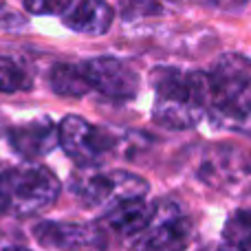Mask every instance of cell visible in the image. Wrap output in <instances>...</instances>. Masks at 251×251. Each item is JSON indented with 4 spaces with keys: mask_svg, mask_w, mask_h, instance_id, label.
Masks as SVG:
<instances>
[{
    "mask_svg": "<svg viewBox=\"0 0 251 251\" xmlns=\"http://www.w3.org/2000/svg\"><path fill=\"white\" fill-rule=\"evenodd\" d=\"M207 75L199 71L159 69L154 73L152 117L168 130H190L207 115Z\"/></svg>",
    "mask_w": 251,
    "mask_h": 251,
    "instance_id": "1",
    "label": "cell"
},
{
    "mask_svg": "<svg viewBox=\"0 0 251 251\" xmlns=\"http://www.w3.org/2000/svg\"><path fill=\"white\" fill-rule=\"evenodd\" d=\"M60 181L44 165H18L0 172V214L26 218L51 207L60 196Z\"/></svg>",
    "mask_w": 251,
    "mask_h": 251,
    "instance_id": "2",
    "label": "cell"
},
{
    "mask_svg": "<svg viewBox=\"0 0 251 251\" xmlns=\"http://www.w3.org/2000/svg\"><path fill=\"white\" fill-rule=\"evenodd\" d=\"M71 192L86 207L110 209L124 201L146 199L148 183L126 170L84 168L71 178Z\"/></svg>",
    "mask_w": 251,
    "mask_h": 251,
    "instance_id": "3",
    "label": "cell"
},
{
    "mask_svg": "<svg viewBox=\"0 0 251 251\" xmlns=\"http://www.w3.org/2000/svg\"><path fill=\"white\" fill-rule=\"evenodd\" d=\"M57 143L77 165L95 168L119 146V137L79 115H66L57 126Z\"/></svg>",
    "mask_w": 251,
    "mask_h": 251,
    "instance_id": "4",
    "label": "cell"
},
{
    "mask_svg": "<svg viewBox=\"0 0 251 251\" xmlns=\"http://www.w3.org/2000/svg\"><path fill=\"white\" fill-rule=\"evenodd\" d=\"M192 238V223L174 201L152 203V218L139 236L132 251H185Z\"/></svg>",
    "mask_w": 251,
    "mask_h": 251,
    "instance_id": "5",
    "label": "cell"
},
{
    "mask_svg": "<svg viewBox=\"0 0 251 251\" xmlns=\"http://www.w3.org/2000/svg\"><path fill=\"white\" fill-rule=\"evenodd\" d=\"M196 176L205 185L225 194H245L251 187V161L240 148L212 146L201 156Z\"/></svg>",
    "mask_w": 251,
    "mask_h": 251,
    "instance_id": "6",
    "label": "cell"
},
{
    "mask_svg": "<svg viewBox=\"0 0 251 251\" xmlns=\"http://www.w3.org/2000/svg\"><path fill=\"white\" fill-rule=\"evenodd\" d=\"M79 69H82L84 79L91 86V91H97L104 97L119 101H128L137 97L139 75L128 62L119 60V57H93V60L82 62Z\"/></svg>",
    "mask_w": 251,
    "mask_h": 251,
    "instance_id": "7",
    "label": "cell"
},
{
    "mask_svg": "<svg viewBox=\"0 0 251 251\" xmlns=\"http://www.w3.org/2000/svg\"><path fill=\"white\" fill-rule=\"evenodd\" d=\"M33 238L44 249L57 251H104L106 234L93 223L42 221L33 227Z\"/></svg>",
    "mask_w": 251,
    "mask_h": 251,
    "instance_id": "8",
    "label": "cell"
},
{
    "mask_svg": "<svg viewBox=\"0 0 251 251\" xmlns=\"http://www.w3.org/2000/svg\"><path fill=\"white\" fill-rule=\"evenodd\" d=\"M205 75L209 86V106L229 101L251 88V62L238 53L221 55Z\"/></svg>",
    "mask_w": 251,
    "mask_h": 251,
    "instance_id": "9",
    "label": "cell"
},
{
    "mask_svg": "<svg viewBox=\"0 0 251 251\" xmlns=\"http://www.w3.org/2000/svg\"><path fill=\"white\" fill-rule=\"evenodd\" d=\"M9 143L22 159H40L57 146V126L51 119L20 124L9 130Z\"/></svg>",
    "mask_w": 251,
    "mask_h": 251,
    "instance_id": "10",
    "label": "cell"
},
{
    "mask_svg": "<svg viewBox=\"0 0 251 251\" xmlns=\"http://www.w3.org/2000/svg\"><path fill=\"white\" fill-rule=\"evenodd\" d=\"M113 7L106 0H79L64 18V25L75 33L104 35L113 25Z\"/></svg>",
    "mask_w": 251,
    "mask_h": 251,
    "instance_id": "11",
    "label": "cell"
},
{
    "mask_svg": "<svg viewBox=\"0 0 251 251\" xmlns=\"http://www.w3.org/2000/svg\"><path fill=\"white\" fill-rule=\"evenodd\" d=\"M152 218V205L146 199H132L104 212V225L119 236H139Z\"/></svg>",
    "mask_w": 251,
    "mask_h": 251,
    "instance_id": "12",
    "label": "cell"
},
{
    "mask_svg": "<svg viewBox=\"0 0 251 251\" xmlns=\"http://www.w3.org/2000/svg\"><path fill=\"white\" fill-rule=\"evenodd\" d=\"M207 117L212 119L216 128L238 130V132L251 134V88L229 101L209 106Z\"/></svg>",
    "mask_w": 251,
    "mask_h": 251,
    "instance_id": "13",
    "label": "cell"
},
{
    "mask_svg": "<svg viewBox=\"0 0 251 251\" xmlns=\"http://www.w3.org/2000/svg\"><path fill=\"white\" fill-rule=\"evenodd\" d=\"M49 84L60 97H84L91 93V86L84 79L79 64H57L49 73Z\"/></svg>",
    "mask_w": 251,
    "mask_h": 251,
    "instance_id": "14",
    "label": "cell"
},
{
    "mask_svg": "<svg viewBox=\"0 0 251 251\" xmlns=\"http://www.w3.org/2000/svg\"><path fill=\"white\" fill-rule=\"evenodd\" d=\"M221 247L225 251H251V209L231 214L223 229Z\"/></svg>",
    "mask_w": 251,
    "mask_h": 251,
    "instance_id": "15",
    "label": "cell"
},
{
    "mask_svg": "<svg viewBox=\"0 0 251 251\" xmlns=\"http://www.w3.org/2000/svg\"><path fill=\"white\" fill-rule=\"evenodd\" d=\"M176 4L178 0H122V16L126 22H143L168 16Z\"/></svg>",
    "mask_w": 251,
    "mask_h": 251,
    "instance_id": "16",
    "label": "cell"
},
{
    "mask_svg": "<svg viewBox=\"0 0 251 251\" xmlns=\"http://www.w3.org/2000/svg\"><path fill=\"white\" fill-rule=\"evenodd\" d=\"M33 79L13 57L0 55V93H20L29 91Z\"/></svg>",
    "mask_w": 251,
    "mask_h": 251,
    "instance_id": "17",
    "label": "cell"
},
{
    "mask_svg": "<svg viewBox=\"0 0 251 251\" xmlns=\"http://www.w3.org/2000/svg\"><path fill=\"white\" fill-rule=\"evenodd\" d=\"M22 4L33 16H60L69 9L71 0H22Z\"/></svg>",
    "mask_w": 251,
    "mask_h": 251,
    "instance_id": "18",
    "label": "cell"
},
{
    "mask_svg": "<svg viewBox=\"0 0 251 251\" xmlns=\"http://www.w3.org/2000/svg\"><path fill=\"white\" fill-rule=\"evenodd\" d=\"M209 4H214V7L218 9H227V11H236V9L245 7V2L247 0H207Z\"/></svg>",
    "mask_w": 251,
    "mask_h": 251,
    "instance_id": "19",
    "label": "cell"
},
{
    "mask_svg": "<svg viewBox=\"0 0 251 251\" xmlns=\"http://www.w3.org/2000/svg\"><path fill=\"white\" fill-rule=\"evenodd\" d=\"M4 251H26V249H4Z\"/></svg>",
    "mask_w": 251,
    "mask_h": 251,
    "instance_id": "20",
    "label": "cell"
}]
</instances>
